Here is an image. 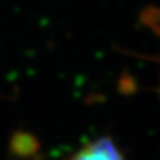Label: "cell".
<instances>
[{"instance_id": "1", "label": "cell", "mask_w": 160, "mask_h": 160, "mask_svg": "<svg viewBox=\"0 0 160 160\" xmlns=\"http://www.w3.org/2000/svg\"><path fill=\"white\" fill-rule=\"evenodd\" d=\"M69 160H126L109 138H99L83 146Z\"/></svg>"}]
</instances>
